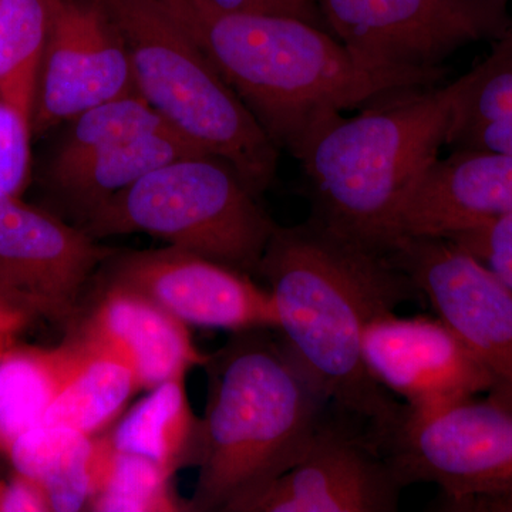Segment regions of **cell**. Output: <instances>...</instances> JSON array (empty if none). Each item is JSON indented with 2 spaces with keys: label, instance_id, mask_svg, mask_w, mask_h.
Wrapping results in <instances>:
<instances>
[{
  "label": "cell",
  "instance_id": "obj_1",
  "mask_svg": "<svg viewBox=\"0 0 512 512\" xmlns=\"http://www.w3.org/2000/svg\"><path fill=\"white\" fill-rule=\"evenodd\" d=\"M278 311L282 342L340 413L369 426L387 446L406 407L373 379L363 360L370 320L419 298L387 251L315 220L276 227L259 265Z\"/></svg>",
  "mask_w": 512,
  "mask_h": 512
},
{
  "label": "cell",
  "instance_id": "obj_2",
  "mask_svg": "<svg viewBox=\"0 0 512 512\" xmlns=\"http://www.w3.org/2000/svg\"><path fill=\"white\" fill-rule=\"evenodd\" d=\"M190 37L278 148L298 156L346 110L440 84L434 72L382 66L305 20L249 15L210 0H151Z\"/></svg>",
  "mask_w": 512,
  "mask_h": 512
},
{
  "label": "cell",
  "instance_id": "obj_3",
  "mask_svg": "<svg viewBox=\"0 0 512 512\" xmlns=\"http://www.w3.org/2000/svg\"><path fill=\"white\" fill-rule=\"evenodd\" d=\"M239 332L205 363L200 476L192 511L235 512L295 466L325 420L328 397L285 343Z\"/></svg>",
  "mask_w": 512,
  "mask_h": 512
},
{
  "label": "cell",
  "instance_id": "obj_4",
  "mask_svg": "<svg viewBox=\"0 0 512 512\" xmlns=\"http://www.w3.org/2000/svg\"><path fill=\"white\" fill-rule=\"evenodd\" d=\"M470 72L448 84L383 97L339 116L299 151L312 220L386 251L397 212L447 146Z\"/></svg>",
  "mask_w": 512,
  "mask_h": 512
},
{
  "label": "cell",
  "instance_id": "obj_5",
  "mask_svg": "<svg viewBox=\"0 0 512 512\" xmlns=\"http://www.w3.org/2000/svg\"><path fill=\"white\" fill-rule=\"evenodd\" d=\"M126 42L137 93L165 126L231 165L258 197L279 148L214 64L151 0H100Z\"/></svg>",
  "mask_w": 512,
  "mask_h": 512
},
{
  "label": "cell",
  "instance_id": "obj_6",
  "mask_svg": "<svg viewBox=\"0 0 512 512\" xmlns=\"http://www.w3.org/2000/svg\"><path fill=\"white\" fill-rule=\"evenodd\" d=\"M276 227L231 165L194 154L161 165L94 208L82 229L93 238L153 235L258 274Z\"/></svg>",
  "mask_w": 512,
  "mask_h": 512
},
{
  "label": "cell",
  "instance_id": "obj_7",
  "mask_svg": "<svg viewBox=\"0 0 512 512\" xmlns=\"http://www.w3.org/2000/svg\"><path fill=\"white\" fill-rule=\"evenodd\" d=\"M386 450L403 487L436 484L446 510L512 512V407L493 396L406 416Z\"/></svg>",
  "mask_w": 512,
  "mask_h": 512
},
{
  "label": "cell",
  "instance_id": "obj_8",
  "mask_svg": "<svg viewBox=\"0 0 512 512\" xmlns=\"http://www.w3.org/2000/svg\"><path fill=\"white\" fill-rule=\"evenodd\" d=\"M333 36L382 66L434 72L512 26L510 0H319Z\"/></svg>",
  "mask_w": 512,
  "mask_h": 512
},
{
  "label": "cell",
  "instance_id": "obj_9",
  "mask_svg": "<svg viewBox=\"0 0 512 512\" xmlns=\"http://www.w3.org/2000/svg\"><path fill=\"white\" fill-rule=\"evenodd\" d=\"M387 252L493 376L491 396L512 407L510 286L448 239L397 238Z\"/></svg>",
  "mask_w": 512,
  "mask_h": 512
},
{
  "label": "cell",
  "instance_id": "obj_10",
  "mask_svg": "<svg viewBox=\"0 0 512 512\" xmlns=\"http://www.w3.org/2000/svg\"><path fill=\"white\" fill-rule=\"evenodd\" d=\"M116 255L84 229L0 191V292L28 318L72 323L84 286Z\"/></svg>",
  "mask_w": 512,
  "mask_h": 512
},
{
  "label": "cell",
  "instance_id": "obj_11",
  "mask_svg": "<svg viewBox=\"0 0 512 512\" xmlns=\"http://www.w3.org/2000/svg\"><path fill=\"white\" fill-rule=\"evenodd\" d=\"M137 93L126 42L100 0H57L40 63L33 133Z\"/></svg>",
  "mask_w": 512,
  "mask_h": 512
},
{
  "label": "cell",
  "instance_id": "obj_12",
  "mask_svg": "<svg viewBox=\"0 0 512 512\" xmlns=\"http://www.w3.org/2000/svg\"><path fill=\"white\" fill-rule=\"evenodd\" d=\"M362 352L370 375L403 400L409 419L443 412L495 387L490 372L440 318L377 316L363 333Z\"/></svg>",
  "mask_w": 512,
  "mask_h": 512
},
{
  "label": "cell",
  "instance_id": "obj_13",
  "mask_svg": "<svg viewBox=\"0 0 512 512\" xmlns=\"http://www.w3.org/2000/svg\"><path fill=\"white\" fill-rule=\"evenodd\" d=\"M402 488L369 434L325 419L295 466L235 512H392Z\"/></svg>",
  "mask_w": 512,
  "mask_h": 512
},
{
  "label": "cell",
  "instance_id": "obj_14",
  "mask_svg": "<svg viewBox=\"0 0 512 512\" xmlns=\"http://www.w3.org/2000/svg\"><path fill=\"white\" fill-rule=\"evenodd\" d=\"M109 281L147 296L187 326L238 333L279 326L268 288L247 272L173 245L117 255Z\"/></svg>",
  "mask_w": 512,
  "mask_h": 512
},
{
  "label": "cell",
  "instance_id": "obj_15",
  "mask_svg": "<svg viewBox=\"0 0 512 512\" xmlns=\"http://www.w3.org/2000/svg\"><path fill=\"white\" fill-rule=\"evenodd\" d=\"M451 151L434 161L404 201L387 248L397 238H450L512 214V153Z\"/></svg>",
  "mask_w": 512,
  "mask_h": 512
},
{
  "label": "cell",
  "instance_id": "obj_16",
  "mask_svg": "<svg viewBox=\"0 0 512 512\" xmlns=\"http://www.w3.org/2000/svg\"><path fill=\"white\" fill-rule=\"evenodd\" d=\"M72 338L116 357L146 390L210 359L194 345L184 322L140 292L110 281Z\"/></svg>",
  "mask_w": 512,
  "mask_h": 512
},
{
  "label": "cell",
  "instance_id": "obj_17",
  "mask_svg": "<svg viewBox=\"0 0 512 512\" xmlns=\"http://www.w3.org/2000/svg\"><path fill=\"white\" fill-rule=\"evenodd\" d=\"M106 439L57 424H39L19 437L8 454L18 473L45 488L52 511L87 510Z\"/></svg>",
  "mask_w": 512,
  "mask_h": 512
},
{
  "label": "cell",
  "instance_id": "obj_18",
  "mask_svg": "<svg viewBox=\"0 0 512 512\" xmlns=\"http://www.w3.org/2000/svg\"><path fill=\"white\" fill-rule=\"evenodd\" d=\"M194 154L205 153L187 138L163 128L101 150L79 163L52 168L50 178L64 200L83 218L161 165Z\"/></svg>",
  "mask_w": 512,
  "mask_h": 512
},
{
  "label": "cell",
  "instance_id": "obj_19",
  "mask_svg": "<svg viewBox=\"0 0 512 512\" xmlns=\"http://www.w3.org/2000/svg\"><path fill=\"white\" fill-rule=\"evenodd\" d=\"M184 380L185 376L174 377L151 389L107 433L111 446L146 457L171 476L180 468L198 466L202 419L192 412Z\"/></svg>",
  "mask_w": 512,
  "mask_h": 512
},
{
  "label": "cell",
  "instance_id": "obj_20",
  "mask_svg": "<svg viewBox=\"0 0 512 512\" xmlns=\"http://www.w3.org/2000/svg\"><path fill=\"white\" fill-rule=\"evenodd\" d=\"M70 342L73 359L69 372L42 423L99 436L123 413L140 386L133 372L116 357L73 338Z\"/></svg>",
  "mask_w": 512,
  "mask_h": 512
},
{
  "label": "cell",
  "instance_id": "obj_21",
  "mask_svg": "<svg viewBox=\"0 0 512 512\" xmlns=\"http://www.w3.org/2000/svg\"><path fill=\"white\" fill-rule=\"evenodd\" d=\"M447 147L512 153V26L470 70Z\"/></svg>",
  "mask_w": 512,
  "mask_h": 512
},
{
  "label": "cell",
  "instance_id": "obj_22",
  "mask_svg": "<svg viewBox=\"0 0 512 512\" xmlns=\"http://www.w3.org/2000/svg\"><path fill=\"white\" fill-rule=\"evenodd\" d=\"M73 359L67 339L52 349H6L0 356V451L42 424Z\"/></svg>",
  "mask_w": 512,
  "mask_h": 512
},
{
  "label": "cell",
  "instance_id": "obj_23",
  "mask_svg": "<svg viewBox=\"0 0 512 512\" xmlns=\"http://www.w3.org/2000/svg\"><path fill=\"white\" fill-rule=\"evenodd\" d=\"M57 0H0V97L32 120Z\"/></svg>",
  "mask_w": 512,
  "mask_h": 512
},
{
  "label": "cell",
  "instance_id": "obj_24",
  "mask_svg": "<svg viewBox=\"0 0 512 512\" xmlns=\"http://www.w3.org/2000/svg\"><path fill=\"white\" fill-rule=\"evenodd\" d=\"M107 437V434H106ZM171 474L154 461L107 446L97 471L96 485L87 510L97 512L191 511L178 500Z\"/></svg>",
  "mask_w": 512,
  "mask_h": 512
},
{
  "label": "cell",
  "instance_id": "obj_25",
  "mask_svg": "<svg viewBox=\"0 0 512 512\" xmlns=\"http://www.w3.org/2000/svg\"><path fill=\"white\" fill-rule=\"evenodd\" d=\"M168 128L160 114L138 93L128 94L83 111L57 151L52 168L79 163L106 148ZM171 130V128H170Z\"/></svg>",
  "mask_w": 512,
  "mask_h": 512
},
{
  "label": "cell",
  "instance_id": "obj_26",
  "mask_svg": "<svg viewBox=\"0 0 512 512\" xmlns=\"http://www.w3.org/2000/svg\"><path fill=\"white\" fill-rule=\"evenodd\" d=\"M28 114L0 97V191L22 197L30 178V136Z\"/></svg>",
  "mask_w": 512,
  "mask_h": 512
},
{
  "label": "cell",
  "instance_id": "obj_27",
  "mask_svg": "<svg viewBox=\"0 0 512 512\" xmlns=\"http://www.w3.org/2000/svg\"><path fill=\"white\" fill-rule=\"evenodd\" d=\"M444 239L473 255L512 289V214Z\"/></svg>",
  "mask_w": 512,
  "mask_h": 512
},
{
  "label": "cell",
  "instance_id": "obj_28",
  "mask_svg": "<svg viewBox=\"0 0 512 512\" xmlns=\"http://www.w3.org/2000/svg\"><path fill=\"white\" fill-rule=\"evenodd\" d=\"M217 8L249 15L286 16L329 30L315 0H210ZM330 32V30H329Z\"/></svg>",
  "mask_w": 512,
  "mask_h": 512
},
{
  "label": "cell",
  "instance_id": "obj_29",
  "mask_svg": "<svg viewBox=\"0 0 512 512\" xmlns=\"http://www.w3.org/2000/svg\"><path fill=\"white\" fill-rule=\"evenodd\" d=\"M49 511H52V505L43 485L35 478L15 471L0 497V512Z\"/></svg>",
  "mask_w": 512,
  "mask_h": 512
},
{
  "label": "cell",
  "instance_id": "obj_30",
  "mask_svg": "<svg viewBox=\"0 0 512 512\" xmlns=\"http://www.w3.org/2000/svg\"><path fill=\"white\" fill-rule=\"evenodd\" d=\"M28 316L12 305L0 292V338L10 340V336L25 325Z\"/></svg>",
  "mask_w": 512,
  "mask_h": 512
},
{
  "label": "cell",
  "instance_id": "obj_31",
  "mask_svg": "<svg viewBox=\"0 0 512 512\" xmlns=\"http://www.w3.org/2000/svg\"><path fill=\"white\" fill-rule=\"evenodd\" d=\"M8 345H9L8 339L0 338V356H2L3 353H5V350L8 349Z\"/></svg>",
  "mask_w": 512,
  "mask_h": 512
},
{
  "label": "cell",
  "instance_id": "obj_32",
  "mask_svg": "<svg viewBox=\"0 0 512 512\" xmlns=\"http://www.w3.org/2000/svg\"><path fill=\"white\" fill-rule=\"evenodd\" d=\"M5 484L3 481H0V497H2L3 490H5Z\"/></svg>",
  "mask_w": 512,
  "mask_h": 512
}]
</instances>
